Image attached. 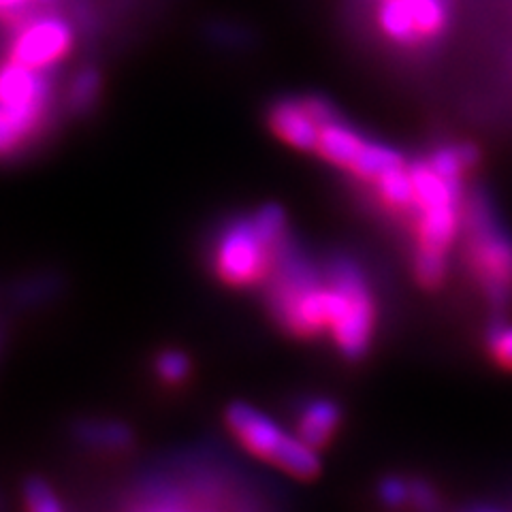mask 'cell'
<instances>
[{"mask_svg":"<svg viewBox=\"0 0 512 512\" xmlns=\"http://www.w3.org/2000/svg\"><path fill=\"white\" fill-rule=\"evenodd\" d=\"M39 3H54V0H39Z\"/></svg>","mask_w":512,"mask_h":512,"instance_id":"cell-25","label":"cell"},{"mask_svg":"<svg viewBox=\"0 0 512 512\" xmlns=\"http://www.w3.org/2000/svg\"><path fill=\"white\" fill-rule=\"evenodd\" d=\"M26 3H28V0H0V9L13 11V9H18V7L26 5Z\"/></svg>","mask_w":512,"mask_h":512,"instance_id":"cell-24","label":"cell"},{"mask_svg":"<svg viewBox=\"0 0 512 512\" xmlns=\"http://www.w3.org/2000/svg\"><path fill=\"white\" fill-rule=\"evenodd\" d=\"M404 165V158L399 152H395L393 148L384 146V143H378V141H370L367 139L365 148L361 150L357 163L352 165V173L359 175V178L363 180H370L374 182L378 175L387 173L395 167H402Z\"/></svg>","mask_w":512,"mask_h":512,"instance_id":"cell-12","label":"cell"},{"mask_svg":"<svg viewBox=\"0 0 512 512\" xmlns=\"http://www.w3.org/2000/svg\"><path fill=\"white\" fill-rule=\"evenodd\" d=\"M50 107V82L22 62L0 67V156L15 154L39 133Z\"/></svg>","mask_w":512,"mask_h":512,"instance_id":"cell-4","label":"cell"},{"mask_svg":"<svg viewBox=\"0 0 512 512\" xmlns=\"http://www.w3.org/2000/svg\"><path fill=\"white\" fill-rule=\"evenodd\" d=\"M84 440L92 444H103V446H126L131 442V431L124 425L118 423H94L84 427Z\"/></svg>","mask_w":512,"mask_h":512,"instance_id":"cell-17","label":"cell"},{"mask_svg":"<svg viewBox=\"0 0 512 512\" xmlns=\"http://www.w3.org/2000/svg\"><path fill=\"white\" fill-rule=\"evenodd\" d=\"M274 133L286 141L288 146L297 150H316V141L320 133V122L312 116V111L303 101H282L269 116Z\"/></svg>","mask_w":512,"mask_h":512,"instance_id":"cell-8","label":"cell"},{"mask_svg":"<svg viewBox=\"0 0 512 512\" xmlns=\"http://www.w3.org/2000/svg\"><path fill=\"white\" fill-rule=\"evenodd\" d=\"M156 372L165 382H182L190 372V361L180 350H167L158 357Z\"/></svg>","mask_w":512,"mask_h":512,"instance_id":"cell-20","label":"cell"},{"mask_svg":"<svg viewBox=\"0 0 512 512\" xmlns=\"http://www.w3.org/2000/svg\"><path fill=\"white\" fill-rule=\"evenodd\" d=\"M276 466L297 478H312L320 470L316 448L303 442L299 436H288L282 451L276 457Z\"/></svg>","mask_w":512,"mask_h":512,"instance_id":"cell-11","label":"cell"},{"mask_svg":"<svg viewBox=\"0 0 512 512\" xmlns=\"http://www.w3.org/2000/svg\"><path fill=\"white\" fill-rule=\"evenodd\" d=\"M489 348L493 359L512 370V325H495L489 331Z\"/></svg>","mask_w":512,"mask_h":512,"instance_id":"cell-21","label":"cell"},{"mask_svg":"<svg viewBox=\"0 0 512 512\" xmlns=\"http://www.w3.org/2000/svg\"><path fill=\"white\" fill-rule=\"evenodd\" d=\"M466 239L468 259L483 291L493 303H506L512 297V239L478 197L466 210Z\"/></svg>","mask_w":512,"mask_h":512,"instance_id":"cell-5","label":"cell"},{"mask_svg":"<svg viewBox=\"0 0 512 512\" xmlns=\"http://www.w3.org/2000/svg\"><path fill=\"white\" fill-rule=\"evenodd\" d=\"M99 90H101L99 73L92 71V69L82 71L73 79V84H71V94H69L71 107L77 109V111H86L96 101Z\"/></svg>","mask_w":512,"mask_h":512,"instance_id":"cell-16","label":"cell"},{"mask_svg":"<svg viewBox=\"0 0 512 512\" xmlns=\"http://www.w3.org/2000/svg\"><path fill=\"white\" fill-rule=\"evenodd\" d=\"M24 495H26L28 508L35 510V512H58V510H62V504L58 502L52 487L43 483V480H39V478L28 480Z\"/></svg>","mask_w":512,"mask_h":512,"instance_id":"cell-19","label":"cell"},{"mask_svg":"<svg viewBox=\"0 0 512 512\" xmlns=\"http://www.w3.org/2000/svg\"><path fill=\"white\" fill-rule=\"evenodd\" d=\"M419 43L438 37L446 26L444 0H406Z\"/></svg>","mask_w":512,"mask_h":512,"instance_id":"cell-15","label":"cell"},{"mask_svg":"<svg viewBox=\"0 0 512 512\" xmlns=\"http://www.w3.org/2000/svg\"><path fill=\"white\" fill-rule=\"evenodd\" d=\"M227 423L246 451L271 463L288 440V434L274 419L248 404H233L227 412Z\"/></svg>","mask_w":512,"mask_h":512,"instance_id":"cell-7","label":"cell"},{"mask_svg":"<svg viewBox=\"0 0 512 512\" xmlns=\"http://www.w3.org/2000/svg\"><path fill=\"white\" fill-rule=\"evenodd\" d=\"M374 184L378 188L380 199L389 207H393V210H412L414 186L410 169L406 165L378 175Z\"/></svg>","mask_w":512,"mask_h":512,"instance_id":"cell-13","label":"cell"},{"mask_svg":"<svg viewBox=\"0 0 512 512\" xmlns=\"http://www.w3.org/2000/svg\"><path fill=\"white\" fill-rule=\"evenodd\" d=\"M444 271H446V254L416 250L414 274L425 286H436L444 278Z\"/></svg>","mask_w":512,"mask_h":512,"instance_id":"cell-18","label":"cell"},{"mask_svg":"<svg viewBox=\"0 0 512 512\" xmlns=\"http://www.w3.org/2000/svg\"><path fill=\"white\" fill-rule=\"evenodd\" d=\"M327 278V331L346 357H361L372 342L376 303L361 269L335 261Z\"/></svg>","mask_w":512,"mask_h":512,"instance_id":"cell-3","label":"cell"},{"mask_svg":"<svg viewBox=\"0 0 512 512\" xmlns=\"http://www.w3.org/2000/svg\"><path fill=\"white\" fill-rule=\"evenodd\" d=\"M365 143H367L365 137H361L355 128L348 126L346 122H342L340 116H335L333 120L320 126L316 152L325 160H329L331 165L344 167L350 171L352 165L357 163Z\"/></svg>","mask_w":512,"mask_h":512,"instance_id":"cell-9","label":"cell"},{"mask_svg":"<svg viewBox=\"0 0 512 512\" xmlns=\"http://www.w3.org/2000/svg\"><path fill=\"white\" fill-rule=\"evenodd\" d=\"M73 43L71 26L60 18L32 20L13 43L11 60L22 62L30 69L45 71L69 52Z\"/></svg>","mask_w":512,"mask_h":512,"instance_id":"cell-6","label":"cell"},{"mask_svg":"<svg viewBox=\"0 0 512 512\" xmlns=\"http://www.w3.org/2000/svg\"><path fill=\"white\" fill-rule=\"evenodd\" d=\"M340 423V410L329 399H312L299 414L297 436L310 446H323Z\"/></svg>","mask_w":512,"mask_h":512,"instance_id":"cell-10","label":"cell"},{"mask_svg":"<svg viewBox=\"0 0 512 512\" xmlns=\"http://www.w3.org/2000/svg\"><path fill=\"white\" fill-rule=\"evenodd\" d=\"M380 500L387 506H402L410 502V485L399 478H387L378 489Z\"/></svg>","mask_w":512,"mask_h":512,"instance_id":"cell-22","label":"cell"},{"mask_svg":"<svg viewBox=\"0 0 512 512\" xmlns=\"http://www.w3.org/2000/svg\"><path fill=\"white\" fill-rule=\"evenodd\" d=\"M269 303L280 323L297 335L327 329V278L288 244L267 278Z\"/></svg>","mask_w":512,"mask_h":512,"instance_id":"cell-2","label":"cell"},{"mask_svg":"<svg viewBox=\"0 0 512 512\" xmlns=\"http://www.w3.org/2000/svg\"><path fill=\"white\" fill-rule=\"evenodd\" d=\"M286 246L284 212L278 205H265L220 233L214 246V269L231 286H252L269 278Z\"/></svg>","mask_w":512,"mask_h":512,"instance_id":"cell-1","label":"cell"},{"mask_svg":"<svg viewBox=\"0 0 512 512\" xmlns=\"http://www.w3.org/2000/svg\"><path fill=\"white\" fill-rule=\"evenodd\" d=\"M410 502L419 508H436L438 506V498L434 489H431L423 480H414L410 483Z\"/></svg>","mask_w":512,"mask_h":512,"instance_id":"cell-23","label":"cell"},{"mask_svg":"<svg viewBox=\"0 0 512 512\" xmlns=\"http://www.w3.org/2000/svg\"><path fill=\"white\" fill-rule=\"evenodd\" d=\"M378 22H380V28L387 32V37H391L395 43H402V45L419 43L406 0H382Z\"/></svg>","mask_w":512,"mask_h":512,"instance_id":"cell-14","label":"cell"}]
</instances>
